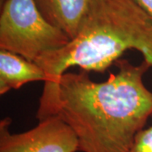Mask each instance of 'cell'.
<instances>
[{"label": "cell", "instance_id": "cell-1", "mask_svg": "<svg viewBox=\"0 0 152 152\" xmlns=\"http://www.w3.org/2000/svg\"><path fill=\"white\" fill-rule=\"evenodd\" d=\"M115 65L104 82L83 70L60 79L57 115L75 132L79 151L129 152L152 115V92L143 81L151 65L121 58Z\"/></svg>", "mask_w": 152, "mask_h": 152}, {"label": "cell", "instance_id": "cell-2", "mask_svg": "<svg viewBox=\"0 0 152 152\" xmlns=\"http://www.w3.org/2000/svg\"><path fill=\"white\" fill-rule=\"evenodd\" d=\"M139 51L152 67V20L134 0H93L75 37L36 62L47 76L38 121L57 115L61 77L71 67L104 73L127 50Z\"/></svg>", "mask_w": 152, "mask_h": 152}, {"label": "cell", "instance_id": "cell-3", "mask_svg": "<svg viewBox=\"0 0 152 152\" xmlns=\"http://www.w3.org/2000/svg\"><path fill=\"white\" fill-rule=\"evenodd\" d=\"M0 8V49L36 63L70 41L44 18L34 0H6Z\"/></svg>", "mask_w": 152, "mask_h": 152}, {"label": "cell", "instance_id": "cell-4", "mask_svg": "<svg viewBox=\"0 0 152 152\" xmlns=\"http://www.w3.org/2000/svg\"><path fill=\"white\" fill-rule=\"evenodd\" d=\"M12 120L0 121V152H76L79 142L75 132L58 115L38 121L30 130L12 134Z\"/></svg>", "mask_w": 152, "mask_h": 152}, {"label": "cell", "instance_id": "cell-5", "mask_svg": "<svg viewBox=\"0 0 152 152\" xmlns=\"http://www.w3.org/2000/svg\"><path fill=\"white\" fill-rule=\"evenodd\" d=\"M44 18L70 40L77 35L93 0H34Z\"/></svg>", "mask_w": 152, "mask_h": 152}, {"label": "cell", "instance_id": "cell-6", "mask_svg": "<svg viewBox=\"0 0 152 152\" xmlns=\"http://www.w3.org/2000/svg\"><path fill=\"white\" fill-rule=\"evenodd\" d=\"M47 80L43 69L20 55L0 49V95L31 82Z\"/></svg>", "mask_w": 152, "mask_h": 152}, {"label": "cell", "instance_id": "cell-7", "mask_svg": "<svg viewBox=\"0 0 152 152\" xmlns=\"http://www.w3.org/2000/svg\"><path fill=\"white\" fill-rule=\"evenodd\" d=\"M129 152H152V126L136 134Z\"/></svg>", "mask_w": 152, "mask_h": 152}, {"label": "cell", "instance_id": "cell-8", "mask_svg": "<svg viewBox=\"0 0 152 152\" xmlns=\"http://www.w3.org/2000/svg\"><path fill=\"white\" fill-rule=\"evenodd\" d=\"M152 20V0H134Z\"/></svg>", "mask_w": 152, "mask_h": 152}, {"label": "cell", "instance_id": "cell-9", "mask_svg": "<svg viewBox=\"0 0 152 152\" xmlns=\"http://www.w3.org/2000/svg\"><path fill=\"white\" fill-rule=\"evenodd\" d=\"M6 0H0V7H2V6L4 5V4L5 3Z\"/></svg>", "mask_w": 152, "mask_h": 152}]
</instances>
